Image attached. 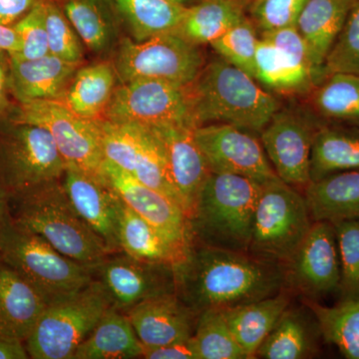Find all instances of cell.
<instances>
[{
	"label": "cell",
	"mask_w": 359,
	"mask_h": 359,
	"mask_svg": "<svg viewBox=\"0 0 359 359\" xmlns=\"http://www.w3.org/2000/svg\"><path fill=\"white\" fill-rule=\"evenodd\" d=\"M176 294L199 314L273 297L283 290L280 264L247 252L194 244L175 266Z\"/></svg>",
	"instance_id": "cell-1"
},
{
	"label": "cell",
	"mask_w": 359,
	"mask_h": 359,
	"mask_svg": "<svg viewBox=\"0 0 359 359\" xmlns=\"http://www.w3.org/2000/svg\"><path fill=\"white\" fill-rule=\"evenodd\" d=\"M191 114L196 127L224 123L261 133L280 102L255 78L223 58L204 66L188 85Z\"/></svg>",
	"instance_id": "cell-2"
},
{
	"label": "cell",
	"mask_w": 359,
	"mask_h": 359,
	"mask_svg": "<svg viewBox=\"0 0 359 359\" xmlns=\"http://www.w3.org/2000/svg\"><path fill=\"white\" fill-rule=\"evenodd\" d=\"M262 186L238 175L210 173L189 219L194 244L249 252Z\"/></svg>",
	"instance_id": "cell-3"
},
{
	"label": "cell",
	"mask_w": 359,
	"mask_h": 359,
	"mask_svg": "<svg viewBox=\"0 0 359 359\" xmlns=\"http://www.w3.org/2000/svg\"><path fill=\"white\" fill-rule=\"evenodd\" d=\"M9 216L61 254L89 268L112 255L71 204L62 180L9 198Z\"/></svg>",
	"instance_id": "cell-4"
},
{
	"label": "cell",
	"mask_w": 359,
	"mask_h": 359,
	"mask_svg": "<svg viewBox=\"0 0 359 359\" xmlns=\"http://www.w3.org/2000/svg\"><path fill=\"white\" fill-rule=\"evenodd\" d=\"M0 259L32 285L47 304L93 282L91 268L58 252L47 241L8 217L0 231Z\"/></svg>",
	"instance_id": "cell-5"
},
{
	"label": "cell",
	"mask_w": 359,
	"mask_h": 359,
	"mask_svg": "<svg viewBox=\"0 0 359 359\" xmlns=\"http://www.w3.org/2000/svg\"><path fill=\"white\" fill-rule=\"evenodd\" d=\"M101 283L47 304L25 344L33 359H74L80 344L112 306Z\"/></svg>",
	"instance_id": "cell-6"
},
{
	"label": "cell",
	"mask_w": 359,
	"mask_h": 359,
	"mask_svg": "<svg viewBox=\"0 0 359 359\" xmlns=\"http://www.w3.org/2000/svg\"><path fill=\"white\" fill-rule=\"evenodd\" d=\"M313 223L306 197L280 178L269 180L257 200L249 252L283 266Z\"/></svg>",
	"instance_id": "cell-7"
},
{
	"label": "cell",
	"mask_w": 359,
	"mask_h": 359,
	"mask_svg": "<svg viewBox=\"0 0 359 359\" xmlns=\"http://www.w3.org/2000/svg\"><path fill=\"white\" fill-rule=\"evenodd\" d=\"M0 124V176L9 198L62 180L67 164L47 130L9 119Z\"/></svg>",
	"instance_id": "cell-8"
},
{
	"label": "cell",
	"mask_w": 359,
	"mask_h": 359,
	"mask_svg": "<svg viewBox=\"0 0 359 359\" xmlns=\"http://www.w3.org/2000/svg\"><path fill=\"white\" fill-rule=\"evenodd\" d=\"M121 83L136 79H158L180 85L192 83L204 67L199 45L176 32L136 41L120 40L113 62Z\"/></svg>",
	"instance_id": "cell-9"
},
{
	"label": "cell",
	"mask_w": 359,
	"mask_h": 359,
	"mask_svg": "<svg viewBox=\"0 0 359 359\" xmlns=\"http://www.w3.org/2000/svg\"><path fill=\"white\" fill-rule=\"evenodd\" d=\"M9 120L47 130L66 164L98 175L105 158L96 119L81 117L61 101L39 100L20 103Z\"/></svg>",
	"instance_id": "cell-10"
},
{
	"label": "cell",
	"mask_w": 359,
	"mask_h": 359,
	"mask_svg": "<svg viewBox=\"0 0 359 359\" xmlns=\"http://www.w3.org/2000/svg\"><path fill=\"white\" fill-rule=\"evenodd\" d=\"M102 119L142 127L180 124L197 128L188 85L158 79L132 80L116 87Z\"/></svg>",
	"instance_id": "cell-11"
},
{
	"label": "cell",
	"mask_w": 359,
	"mask_h": 359,
	"mask_svg": "<svg viewBox=\"0 0 359 359\" xmlns=\"http://www.w3.org/2000/svg\"><path fill=\"white\" fill-rule=\"evenodd\" d=\"M96 120L102 135L104 158L181 207L170 178L164 149L151 130L102 118Z\"/></svg>",
	"instance_id": "cell-12"
},
{
	"label": "cell",
	"mask_w": 359,
	"mask_h": 359,
	"mask_svg": "<svg viewBox=\"0 0 359 359\" xmlns=\"http://www.w3.org/2000/svg\"><path fill=\"white\" fill-rule=\"evenodd\" d=\"M283 271V290L302 299L318 301L339 292L340 261L334 224L313 222Z\"/></svg>",
	"instance_id": "cell-13"
},
{
	"label": "cell",
	"mask_w": 359,
	"mask_h": 359,
	"mask_svg": "<svg viewBox=\"0 0 359 359\" xmlns=\"http://www.w3.org/2000/svg\"><path fill=\"white\" fill-rule=\"evenodd\" d=\"M194 137L211 173L238 175L261 184L278 178L252 132L212 123L194 129Z\"/></svg>",
	"instance_id": "cell-14"
},
{
	"label": "cell",
	"mask_w": 359,
	"mask_h": 359,
	"mask_svg": "<svg viewBox=\"0 0 359 359\" xmlns=\"http://www.w3.org/2000/svg\"><path fill=\"white\" fill-rule=\"evenodd\" d=\"M91 269L94 280L101 283L109 294L113 306L123 313L151 297L176 292L175 266L169 264L117 252Z\"/></svg>",
	"instance_id": "cell-15"
},
{
	"label": "cell",
	"mask_w": 359,
	"mask_h": 359,
	"mask_svg": "<svg viewBox=\"0 0 359 359\" xmlns=\"http://www.w3.org/2000/svg\"><path fill=\"white\" fill-rule=\"evenodd\" d=\"M98 175L125 204L188 256L194 245L190 222L174 200L141 183L110 161L104 159Z\"/></svg>",
	"instance_id": "cell-16"
},
{
	"label": "cell",
	"mask_w": 359,
	"mask_h": 359,
	"mask_svg": "<svg viewBox=\"0 0 359 359\" xmlns=\"http://www.w3.org/2000/svg\"><path fill=\"white\" fill-rule=\"evenodd\" d=\"M316 129L294 110H278L262 130L261 142L278 178L292 187L311 183V146Z\"/></svg>",
	"instance_id": "cell-17"
},
{
	"label": "cell",
	"mask_w": 359,
	"mask_h": 359,
	"mask_svg": "<svg viewBox=\"0 0 359 359\" xmlns=\"http://www.w3.org/2000/svg\"><path fill=\"white\" fill-rule=\"evenodd\" d=\"M147 128L164 149L170 178L180 205L190 219L203 184L211 173L194 137L195 128L180 124L158 125Z\"/></svg>",
	"instance_id": "cell-18"
},
{
	"label": "cell",
	"mask_w": 359,
	"mask_h": 359,
	"mask_svg": "<svg viewBox=\"0 0 359 359\" xmlns=\"http://www.w3.org/2000/svg\"><path fill=\"white\" fill-rule=\"evenodd\" d=\"M68 199L78 214L103 241L110 254L122 252L118 238L119 196L99 175L67 165L62 178Z\"/></svg>",
	"instance_id": "cell-19"
},
{
	"label": "cell",
	"mask_w": 359,
	"mask_h": 359,
	"mask_svg": "<svg viewBox=\"0 0 359 359\" xmlns=\"http://www.w3.org/2000/svg\"><path fill=\"white\" fill-rule=\"evenodd\" d=\"M124 313L144 347L191 339L199 316L176 292L151 297Z\"/></svg>",
	"instance_id": "cell-20"
},
{
	"label": "cell",
	"mask_w": 359,
	"mask_h": 359,
	"mask_svg": "<svg viewBox=\"0 0 359 359\" xmlns=\"http://www.w3.org/2000/svg\"><path fill=\"white\" fill-rule=\"evenodd\" d=\"M79 66L51 54L36 59L9 56L11 92L20 103L61 101Z\"/></svg>",
	"instance_id": "cell-21"
},
{
	"label": "cell",
	"mask_w": 359,
	"mask_h": 359,
	"mask_svg": "<svg viewBox=\"0 0 359 359\" xmlns=\"http://www.w3.org/2000/svg\"><path fill=\"white\" fill-rule=\"evenodd\" d=\"M46 306L41 294L0 259V337L25 342Z\"/></svg>",
	"instance_id": "cell-22"
},
{
	"label": "cell",
	"mask_w": 359,
	"mask_h": 359,
	"mask_svg": "<svg viewBox=\"0 0 359 359\" xmlns=\"http://www.w3.org/2000/svg\"><path fill=\"white\" fill-rule=\"evenodd\" d=\"M356 0H306L295 28L308 45L316 71L323 76V66L335 40L344 28Z\"/></svg>",
	"instance_id": "cell-23"
},
{
	"label": "cell",
	"mask_w": 359,
	"mask_h": 359,
	"mask_svg": "<svg viewBox=\"0 0 359 359\" xmlns=\"http://www.w3.org/2000/svg\"><path fill=\"white\" fill-rule=\"evenodd\" d=\"M285 292L283 290L273 297L222 309L231 334L248 358H256L257 349L289 308L290 299Z\"/></svg>",
	"instance_id": "cell-24"
},
{
	"label": "cell",
	"mask_w": 359,
	"mask_h": 359,
	"mask_svg": "<svg viewBox=\"0 0 359 359\" xmlns=\"http://www.w3.org/2000/svg\"><path fill=\"white\" fill-rule=\"evenodd\" d=\"M304 309L287 308L257 349L256 358L304 359L318 351L321 337L313 314Z\"/></svg>",
	"instance_id": "cell-25"
},
{
	"label": "cell",
	"mask_w": 359,
	"mask_h": 359,
	"mask_svg": "<svg viewBox=\"0 0 359 359\" xmlns=\"http://www.w3.org/2000/svg\"><path fill=\"white\" fill-rule=\"evenodd\" d=\"M118 238L122 252L142 261L177 266L187 257L155 226L125 204L120 197L118 202Z\"/></svg>",
	"instance_id": "cell-26"
},
{
	"label": "cell",
	"mask_w": 359,
	"mask_h": 359,
	"mask_svg": "<svg viewBox=\"0 0 359 359\" xmlns=\"http://www.w3.org/2000/svg\"><path fill=\"white\" fill-rule=\"evenodd\" d=\"M304 197L313 222L359 219V170L311 182Z\"/></svg>",
	"instance_id": "cell-27"
},
{
	"label": "cell",
	"mask_w": 359,
	"mask_h": 359,
	"mask_svg": "<svg viewBox=\"0 0 359 359\" xmlns=\"http://www.w3.org/2000/svg\"><path fill=\"white\" fill-rule=\"evenodd\" d=\"M85 46L105 54L119 43L117 13L111 0H56Z\"/></svg>",
	"instance_id": "cell-28"
},
{
	"label": "cell",
	"mask_w": 359,
	"mask_h": 359,
	"mask_svg": "<svg viewBox=\"0 0 359 359\" xmlns=\"http://www.w3.org/2000/svg\"><path fill=\"white\" fill-rule=\"evenodd\" d=\"M143 351L126 314L112 306L78 347L74 359L140 358Z\"/></svg>",
	"instance_id": "cell-29"
},
{
	"label": "cell",
	"mask_w": 359,
	"mask_h": 359,
	"mask_svg": "<svg viewBox=\"0 0 359 359\" xmlns=\"http://www.w3.org/2000/svg\"><path fill=\"white\" fill-rule=\"evenodd\" d=\"M117 79L113 62L101 61L78 68L61 102L81 117L100 119L114 94Z\"/></svg>",
	"instance_id": "cell-30"
},
{
	"label": "cell",
	"mask_w": 359,
	"mask_h": 359,
	"mask_svg": "<svg viewBox=\"0 0 359 359\" xmlns=\"http://www.w3.org/2000/svg\"><path fill=\"white\" fill-rule=\"evenodd\" d=\"M359 170V131L323 127L316 130L311 154V180Z\"/></svg>",
	"instance_id": "cell-31"
},
{
	"label": "cell",
	"mask_w": 359,
	"mask_h": 359,
	"mask_svg": "<svg viewBox=\"0 0 359 359\" xmlns=\"http://www.w3.org/2000/svg\"><path fill=\"white\" fill-rule=\"evenodd\" d=\"M245 18L238 0H202L186 7L174 32L193 44H211Z\"/></svg>",
	"instance_id": "cell-32"
},
{
	"label": "cell",
	"mask_w": 359,
	"mask_h": 359,
	"mask_svg": "<svg viewBox=\"0 0 359 359\" xmlns=\"http://www.w3.org/2000/svg\"><path fill=\"white\" fill-rule=\"evenodd\" d=\"M255 79L269 88L285 93L309 91L318 85L311 70L263 37L257 42Z\"/></svg>",
	"instance_id": "cell-33"
},
{
	"label": "cell",
	"mask_w": 359,
	"mask_h": 359,
	"mask_svg": "<svg viewBox=\"0 0 359 359\" xmlns=\"http://www.w3.org/2000/svg\"><path fill=\"white\" fill-rule=\"evenodd\" d=\"M323 339L334 344L346 358L359 359V299H342L334 306L304 299Z\"/></svg>",
	"instance_id": "cell-34"
},
{
	"label": "cell",
	"mask_w": 359,
	"mask_h": 359,
	"mask_svg": "<svg viewBox=\"0 0 359 359\" xmlns=\"http://www.w3.org/2000/svg\"><path fill=\"white\" fill-rule=\"evenodd\" d=\"M136 41L174 32L186 7L170 0H111Z\"/></svg>",
	"instance_id": "cell-35"
},
{
	"label": "cell",
	"mask_w": 359,
	"mask_h": 359,
	"mask_svg": "<svg viewBox=\"0 0 359 359\" xmlns=\"http://www.w3.org/2000/svg\"><path fill=\"white\" fill-rule=\"evenodd\" d=\"M314 108L323 117L359 127V76L334 73L325 77L313 97Z\"/></svg>",
	"instance_id": "cell-36"
},
{
	"label": "cell",
	"mask_w": 359,
	"mask_h": 359,
	"mask_svg": "<svg viewBox=\"0 0 359 359\" xmlns=\"http://www.w3.org/2000/svg\"><path fill=\"white\" fill-rule=\"evenodd\" d=\"M193 339L199 359H249L231 334L222 309L199 313Z\"/></svg>",
	"instance_id": "cell-37"
},
{
	"label": "cell",
	"mask_w": 359,
	"mask_h": 359,
	"mask_svg": "<svg viewBox=\"0 0 359 359\" xmlns=\"http://www.w3.org/2000/svg\"><path fill=\"white\" fill-rule=\"evenodd\" d=\"M45 22L49 53L73 65H81L83 42L56 0H45Z\"/></svg>",
	"instance_id": "cell-38"
},
{
	"label": "cell",
	"mask_w": 359,
	"mask_h": 359,
	"mask_svg": "<svg viewBox=\"0 0 359 359\" xmlns=\"http://www.w3.org/2000/svg\"><path fill=\"white\" fill-rule=\"evenodd\" d=\"M259 39L254 22L245 18L211 45L221 58L255 78V56Z\"/></svg>",
	"instance_id": "cell-39"
},
{
	"label": "cell",
	"mask_w": 359,
	"mask_h": 359,
	"mask_svg": "<svg viewBox=\"0 0 359 359\" xmlns=\"http://www.w3.org/2000/svg\"><path fill=\"white\" fill-rule=\"evenodd\" d=\"M340 261L339 290L342 299H359V219L334 224Z\"/></svg>",
	"instance_id": "cell-40"
},
{
	"label": "cell",
	"mask_w": 359,
	"mask_h": 359,
	"mask_svg": "<svg viewBox=\"0 0 359 359\" xmlns=\"http://www.w3.org/2000/svg\"><path fill=\"white\" fill-rule=\"evenodd\" d=\"M334 73H351L359 76V0L353 4L325 59L323 76Z\"/></svg>",
	"instance_id": "cell-41"
},
{
	"label": "cell",
	"mask_w": 359,
	"mask_h": 359,
	"mask_svg": "<svg viewBox=\"0 0 359 359\" xmlns=\"http://www.w3.org/2000/svg\"><path fill=\"white\" fill-rule=\"evenodd\" d=\"M13 28L20 39V50L9 56L36 59L50 54L45 22V0H37L32 8Z\"/></svg>",
	"instance_id": "cell-42"
},
{
	"label": "cell",
	"mask_w": 359,
	"mask_h": 359,
	"mask_svg": "<svg viewBox=\"0 0 359 359\" xmlns=\"http://www.w3.org/2000/svg\"><path fill=\"white\" fill-rule=\"evenodd\" d=\"M306 0H254L252 22L262 32L295 26Z\"/></svg>",
	"instance_id": "cell-43"
},
{
	"label": "cell",
	"mask_w": 359,
	"mask_h": 359,
	"mask_svg": "<svg viewBox=\"0 0 359 359\" xmlns=\"http://www.w3.org/2000/svg\"><path fill=\"white\" fill-rule=\"evenodd\" d=\"M143 358L199 359V354L192 337L191 339L172 342L166 346L144 347Z\"/></svg>",
	"instance_id": "cell-44"
},
{
	"label": "cell",
	"mask_w": 359,
	"mask_h": 359,
	"mask_svg": "<svg viewBox=\"0 0 359 359\" xmlns=\"http://www.w3.org/2000/svg\"><path fill=\"white\" fill-rule=\"evenodd\" d=\"M37 0H0V25L13 27L25 15Z\"/></svg>",
	"instance_id": "cell-45"
},
{
	"label": "cell",
	"mask_w": 359,
	"mask_h": 359,
	"mask_svg": "<svg viewBox=\"0 0 359 359\" xmlns=\"http://www.w3.org/2000/svg\"><path fill=\"white\" fill-rule=\"evenodd\" d=\"M11 91L9 84V56L8 53L0 51V115L8 106L7 94Z\"/></svg>",
	"instance_id": "cell-46"
},
{
	"label": "cell",
	"mask_w": 359,
	"mask_h": 359,
	"mask_svg": "<svg viewBox=\"0 0 359 359\" xmlns=\"http://www.w3.org/2000/svg\"><path fill=\"white\" fill-rule=\"evenodd\" d=\"M27 353L25 342L18 339L0 337V359H27Z\"/></svg>",
	"instance_id": "cell-47"
},
{
	"label": "cell",
	"mask_w": 359,
	"mask_h": 359,
	"mask_svg": "<svg viewBox=\"0 0 359 359\" xmlns=\"http://www.w3.org/2000/svg\"><path fill=\"white\" fill-rule=\"evenodd\" d=\"M20 41L13 27L0 25V51L6 52L8 55L18 53Z\"/></svg>",
	"instance_id": "cell-48"
},
{
	"label": "cell",
	"mask_w": 359,
	"mask_h": 359,
	"mask_svg": "<svg viewBox=\"0 0 359 359\" xmlns=\"http://www.w3.org/2000/svg\"><path fill=\"white\" fill-rule=\"evenodd\" d=\"M9 217V193L0 176V231Z\"/></svg>",
	"instance_id": "cell-49"
},
{
	"label": "cell",
	"mask_w": 359,
	"mask_h": 359,
	"mask_svg": "<svg viewBox=\"0 0 359 359\" xmlns=\"http://www.w3.org/2000/svg\"><path fill=\"white\" fill-rule=\"evenodd\" d=\"M170 1L178 4V6L188 7V4H190L191 0H170Z\"/></svg>",
	"instance_id": "cell-50"
}]
</instances>
